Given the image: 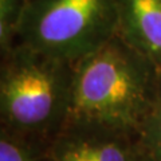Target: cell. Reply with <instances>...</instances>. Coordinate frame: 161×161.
Here are the masks:
<instances>
[{"instance_id":"cell-4","label":"cell","mask_w":161,"mask_h":161,"mask_svg":"<svg viewBox=\"0 0 161 161\" xmlns=\"http://www.w3.org/2000/svg\"><path fill=\"white\" fill-rule=\"evenodd\" d=\"M48 149L53 161H144L140 134L86 121H67Z\"/></svg>"},{"instance_id":"cell-1","label":"cell","mask_w":161,"mask_h":161,"mask_svg":"<svg viewBox=\"0 0 161 161\" xmlns=\"http://www.w3.org/2000/svg\"><path fill=\"white\" fill-rule=\"evenodd\" d=\"M161 92V69L118 35L75 64L67 121L140 134Z\"/></svg>"},{"instance_id":"cell-7","label":"cell","mask_w":161,"mask_h":161,"mask_svg":"<svg viewBox=\"0 0 161 161\" xmlns=\"http://www.w3.org/2000/svg\"><path fill=\"white\" fill-rule=\"evenodd\" d=\"M30 0H0V55L7 54L18 43L19 31Z\"/></svg>"},{"instance_id":"cell-5","label":"cell","mask_w":161,"mask_h":161,"mask_svg":"<svg viewBox=\"0 0 161 161\" xmlns=\"http://www.w3.org/2000/svg\"><path fill=\"white\" fill-rule=\"evenodd\" d=\"M117 35L161 69V0H117Z\"/></svg>"},{"instance_id":"cell-2","label":"cell","mask_w":161,"mask_h":161,"mask_svg":"<svg viewBox=\"0 0 161 161\" xmlns=\"http://www.w3.org/2000/svg\"><path fill=\"white\" fill-rule=\"evenodd\" d=\"M75 64L16 43L0 64V129L50 145L66 125Z\"/></svg>"},{"instance_id":"cell-6","label":"cell","mask_w":161,"mask_h":161,"mask_svg":"<svg viewBox=\"0 0 161 161\" xmlns=\"http://www.w3.org/2000/svg\"><path fill=\"white\" fill-rule=\"evenodd\" d=\"M48 147L0 129V161H53Z\"/></svg>"},{"instance_id":"cell-8","label":"cell","mask_w":161,"mask_h":161,"mask_svg":"<svg viewBox=\"0 0 161 161\" xmlns=\"http://www.w3.org/2000/svg\"><path fill=\"white\" fill-rule=\"evenodd\" d=\"M144 161H161V92L154 110L140 132Z\"/></svg>"},{"instance_id":"cell-3","label":"cell","mask_w":161,"mask_h":161,"mask_svg":"<svg viewBox=\"0 0 161 161\" xmlns=\"http://www.w3.org/2000/svg\"><path fill=\"white\" fill-rule=\"evenodd\" d=\"M117 31V0H30L18 43L77 64Z\"/></svg>"}]
</instances>
